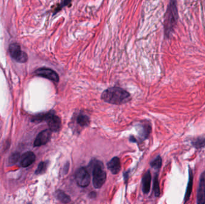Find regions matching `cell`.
I'll return each mask as SVG.
<instances>
[{
    "label": "cell",
    "instance_id": "d6986e66",
    "mask_svg": "<svg viewBox=\"0 0 205 204\" xmlns=\"http://www.w3.org/2000/svg\"><path fill=\"white\" fill-rule=\"evenodd\" d=\"M153 190L154 192L155 196L156 197H159L160 194V188H159V181L158 174H157L154 179V185H153Z\"/></svg>",
    "mask_w": 205,
    "mask_h": 204
},
{
    "label": "cell",
    "instance_id": "9a60e30c",
    "mask_svg": "<svg viewBox=\"0 0 205 204\" xmlns=\"http://www.w3.org/2000/svg\"><path fill=\"white\" fill-rule=\"evenodd\" d=\"M56 195H57V199L63 204H68L71 201L70 197L64 192H63L61 190H58L56 192Z\"/></svg>",
    "mask_w": 205,
    "mask_h": 204
},
{
    "label": "cell",
    "instance_id": "3957f363",
    "mask_svg": "<svg viewBox=\"0 0 205 204\" xmlns=\"http://www.w3.org/2000/svg\"><path fill=\"white\" fill-rule=\"evenodd\" d=\"M46 121L49 126V129L52 132H58L61 128V119L54 113V111L49 112L47 113L40 114L33 118V122H41Z\"/></svg>",
    "mask_w": 205,
    "mask_h": 204
},
{
    "label": "cell",
    "instance_id": "4fadbf2b",
    "mask_svg": "<svg viewBox=\"0 0 205 204\" xmlns=\"http://www.w3.org/2000/svg\"><path fill=\"white\" fill-rule=\"evenodd\" d=\"M188 172H189V178H188L186 192H185V197H184L185 203H186L189 200V199L191 196L192 190H193V171L191 170L190 168H189Z\"/></svg>",
    "mask_w": 205,
    "mask_h": 204
},
{
    "label": "cell",
    "instance_id": "7a4b0ae2",
    "mask_svg": "<svg viewBox=\"0 0 205 204\" xmlns=\"http://www.w3.org/2000/svg\"><path fill=\"white\" fill-rule=\"evenodd\" d=\"M178 19V11L176 1H171L168 5L164 21V33L167 37H170L174 31Z\"/></svg>",
    "mask_w": 205,
    "mask_h": 204
},
{
    "label": "cell",
    "instance_id": "277c9868",
    "mask_svg": "<svg viewBox=\"0 0 205 204\" xmlns=\"http://www.w3.org/2000/svg\"><path fill=\"white\" fill-rule=\"evenodd\" d=\"M92 182L95 189H100L106 180V172L102 168V164L98 162L94 165L92 171Z\"/></svg>",
    "mask_w": 205,
    "mask_h": 204
},
{
    "label": "cell",
    "instance_id": "ba28073f",
    "mask_svg": "<svg viewBox=\"0 0 205 204\" xmlns=\"http://www.w3.org/2000/svg\"><path fill=\"white\" fill-rule=\"evenodd\" d=\"M52 131L50 129H46L38 134L34 141V146L39 147L45 145L50 139Z\"/></svg>",
    "mask_w": 205,
    "mask_h": 204
},
{
    "label": "cell",
    "instance_id": "30bf717a",
    "mask_svg": "<svg viewBox=\"0 0 205 204\" xmlns=\"http://www.w3.org/2000/svg\"><path fill=\"white\" fill-rule=\"evenodd\" d=\"M74 120L76 124L81 128L88 126L90 122L89 116L82 112H80L74 116Z\"/></svg>",
    "mask_w": 205,
    "mask_h": 204
},
{
    "label": "cell",
    "instance_id": "5bb4252c",
    "mask_svg": "<svg viewBox=\"0 0 205 204\" xmlns=\"http://www.w3.org/2000/svg\"><path fill=\"white\" fill-rule=\"evenodd\" d=\"M151 182V174L148 171L142 178V190L145 194H148L150 191Z\"/></svg>",
    "mask_w": 205,
    "mask_h": 204
},
{
    "label": "cell",
    "instance_id": "8992f818",
    "mask_svg": "<svg viewBox=\"0 0 205 204\" xmlns=\"http://www.w3.org/2000/svg\"><path fill=\"white\" fill-rule=\"evenodd\" d=\"M75 180L81 187H86L90 183V175L85 168H80L75 174Z\"/></svg>",
    "mask_w": 205,
    "mask_h": 204
},
{
    "label": "cell",
    "instance_id": "44dd1931",
    "mask_svg": "<svg viewBox=\"0 0 205 204\" xmlns=\"http://www.w3.org/2000/svg\"><path fill=\"white\" fill-rule=\"evenodd\" d=\"M19 159V154L18 153H14L12 155L10 158V162L11 163H14Z\"/></svg>",
    "mask_w": 205,
    "mask_h": 204
},
{
    "label": "cell",
    "instance_id": "484cf974",
    "mask_svg": "<svg viewBox=\"0 0 205 204\" xmlns=\"http://www.w3.org/2000/svg\"><path fill=\"white\" fill-rule=\"evenodd\" d=\"M31 204V203H29V204Z\"/></svg>",
    "mask_w": 205,
    "mask_h": 204
},
{
    "label": "cell",
    "instance_id": "e0dca14e",
    "mask_svg": "<svg viewBox=\"0 0 205 204\" xmlns=\"http://www.w3.org/2000/svg\"><path fill=\"white\" fill-rule=\"evenodd\" d=\"M151 129V128L149 125H143V126H142V128H140V130L139 132V135L141 138H143V139L147 138L150 134Z\"/></svg>",
    "mask_w": 205,
    "mask_h": 204
},
{
    "label": "cell",
    "instance_id": "603a6c76",
    "mask_svg": "<svg viewBox=\"0 0 205 204\" xmlns=\"http://www.w3.org/2000/svg\"><path fill=\"white\" fill-rule=\"evenodd\" d=\"M68 169H69V163L67 162L65 165H64V174H66L68 172Z\"/></svg>",
    "mask_w": 205,
    "mask_h": 204
},
{
    "label": "cell",
    "instance_id": "ffe728a7",
    "mask_svg": "<svg viewBox=\"0 0 205 204\" xmlns=\"http://www.w3.org/2000/svg\"><path fill=\"white\" fill-rule=\"evenodd\" d=\"M46 167H47V164L46 162H40L37 168V170L35 171V174H41L43 172H45L46 170Z\"/></svg>",
    "mask_w": 205,
    "mask_h": 204
},
{
    "label": "cell",
    "instance_id": "ac0fdd59",
    "mask_svg": "<svg viewBox=\"0 0 205 204\" xmlns=\"http://www.w3.org/2000/svg\"><path fill=\"white\" fill-rule=\"evenodd\" d=\"M151 167L155 170L159 171L162 165V159L160 156H158L156 158L154 159L150 163Z\"/></svg>",
    "mask_w": 205,
    "mask_h": 204
},
{
    "label": "cell",
    "instance_id": "52a82bcc",
    "mask_svg": "<svg viewBox=\"0 0 205 204\" xmlns=\"http://www.w3.org/2000/svg\"><path fill=\"white\" fill-rule=\"evenodd\" d=\"M34 74L37 76L46 78L55 83H58L59 80L58 74L50 68L46 67L38 68L34 72Z\"/></svg>",
    "mask_w": 205,
    "mask_h": 204
},
{
    "label": "cell",
    "instance_id": "5b68a950",
    "mask_svg": "<svg viewBox=\"0 0 205 204\" xmlns=\"http://www.w3.org/2000/svg\"><path fill=\"white\" fill-rule=\"evenodd\" d=\"M10 55L16 61L25 63L28 60V55L21 50V46L18 43H12L9 45Z\"/></svg>",
    "mask_w": 205,
    "mask_h": 204
},
{
    "label": "cell",
    "instance_id": "2e32d148",
    "mask_svg": "<svg viewBox=\"0 0 205 204\" xmlns=\"http://www.w3.org/2000/svg\"><path fill=\"white\" fill-rule=\"evenodd\" d=\"M192 144L194 147L200 149L205 146V136H200L192 141Z\"/></svg>",
    "mask_w": 205,
    "mask_h": 204
},
{
    "label": "cell",
    "instance_id": "cb8c5ba5",
    "mask_svg": "<svg viewBox=\"0 0 205 204\" xmlns=\"http://www.w3.org/2000/svg\"><path fill=\"white\" fill-rule=\"evenodd\" d=\"M96 196H97V194H96V193L95 192H91V193H90V198H91V199H94V198H95V197H96Z\"/></svg>",
    "mask_w": 205,
    "mask_h": 204
},
{
    "label": "cell",
    "instance_id": "7402d4cb",
    "mask_svg": "<svg viewBox=\"0 0 205 204\" xmlns=\"http://www.w3.org/2000/svg\"><path fill=\"white\" fill-rule=\"evenodd\" d=\"M70 2V1H62V3L60 4L59 6H58L57 9L55 10V13H56L57 11L60 10V9H61L62 7L66 6V5H68Z\"/></svg>",
    "mask_w": 205,
    "mask_h": 204
},
{
    "label": "cell",
    "instance_id": "d4e9b609",
    "mask_svg": "<svg viewBox=\"0 0 205 204\" xmlns=\"http://www.w3.org/2000/svg\"><path fill=\"white\" fill-rule=\"evenodd\" d=\"M130 141H131V142H136V139L133 136H131L130 138Z\"/></svg>",
    "mask_w": 205,
    "mask_h": 204
},
{
    "label": "cell",
    "instance_id": "8fae6325",
    "mask_svg": "<svg viewBox=\"0 0 205 204\" xmlns=\"http://www.w3.org/2000/svg\"><path fill=\"white\" fill-rule=\"evenodd\" d=\"M107 168L113 174H117L121 169L120 160L117 157H114L107 163Z\"/></svg>",
    "mask_w": 205,
    "mask_h": 204
},
{
    "label": "cell",
    "instance_id": "9c48e42d",
    "mask_svg": "<svg viewBox=\"0 0 205 204\" xmlns=\"http://www.w3.org/2000/svg\"><path fill=\"white\" fill-rule=\"evenodd\" d=\"M197 204H205V172L200 177L197 194Z\"/></svg>",
    "mask_w": 205,
    "mask_h": 204
},
{
    "label": "cell",
    "instance_id": "6da1fadb",
    "mask_svg": "<svg viewBox=\"0 0 205 204\" xmlns=\"http://www.w3.org/2000/svg\"><path fill=\"white\" fill-rule=\"evenodd\" d=\"M101 98L104 102L114 105H122L129 102L131 99L129 92L117 86L106 89L102 92Z\"/></svg>",
    "mask_w": 205,
    "mask_h": 204
},
{
    "label": "cell",
    "instance_id": "7c38bea8",
    "mask_svg": "<svg viewBox=\"0 0 205 204\" xmlns=\"http://www.w3.org/2000/svg\"><path fill=\"white\" fill-rule=\"evenodd\" d=\"M35 160V156L34 153L28 151L23 154L22 156L21 165L22 167L26 168L30 166Z\"/></svg>",
    "mask_w": 205,
    "mask_h": 204
}]
</instances>
